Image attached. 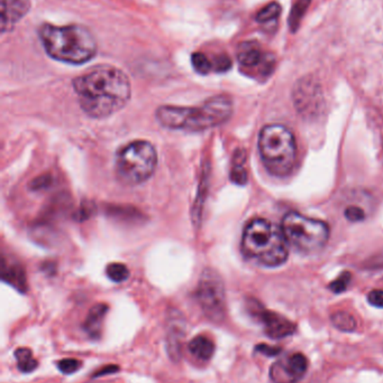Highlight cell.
Masks as SVG:
<instances>
[{"label": "cell", "instance_id": "24", "mask_svg": "<svg viewBox=\"0 0 383 383\" xmlns=\"http://www.w3.org/2000/svg\"><path fill=\"white\" fill-rule=\"evenodd\" d=\"M351 279H352V274H349V272H344L337 279L334 280V281L330 284V291H332V293H335V294H341L343 291H347L349 283H351Z\"/></svg>", "mask_w": 383, "mask_h": 383}, {"label": "cell", "instance_id": "15", "mask_svg": "<svg viewBox=\"0 0 383 383\" xmlns=\"http://www.w3.org/2000/svg\"><path fill=\"white\" fill-rule=\"evenodd\" d=\"M184 336V328L182 322L170 323L169 330L166 335V351L170 358L173 361H179L182 351V341Z\"/></svg>", "mask_w": 383, "mask_h": 383}, {"label": "cell", "instance_id": "11", "mask_svg": "<svg viewBox=\"0 0 383 383\" xmlns=\"http://www.w3.org/2000/svg\"><path fill=\"white\" fill-rule=\"evenodd\" d=\"M307 370V358L302 353H295L272 364L270 378L274 383H296L306 375Z\"/></svg>", "mask_w": 383, "mask_h": 383}, {"label": "cell", "instance_id": "2", "mask_svg": "<svg viewBox=\"0 0 383 383\" xmlns=\"http://www.w3.org/2000/svg\"><path fill=\"white\" fill-rule=\"evenodd\" d=\"M234 106L229 95H215L201 106H162L156 110L161 126L173 130L203 132L220 126L233 115Z\"/></svg>", "mask_w": 383, "mask_h": 383}, {"label": "cell", "instance_id": "26", "mask_svg": "<svg viewBox=\"0 0 383 383\" xmlns=\"http://www.w3.org/2000/svg\"><path fill=\"white\" fill-rule=\"evenodd\" d=\"M345 216L347 220L352 222L363 221L365 218V213L358 207H349L345 210Z\"/></svg>", "mask_w": 383, "mask_h": 383}, {"label": "cell", "instance_id": "20", "mask_svg": "<svg viewBox=\"0 0 383 383\" xmlns=\"http://www.w3.org/2000/svg\"><path fill=\"white\" fill-rule=\"evenodd\" d=\"M310 3L311 0H297L296 3L293 4L290 16H289V27L291 32H296L298 29L302 17L306 14Z\"/></svg>", "mask_w": 383, "mask_h": 383}, {"label": "cell", "instance_id": "4", "mask_svg": "<svg viewBox=\"0 0 383 383\" xmlns=\"http://www.w3.org/2000/svg\"><path fill=\"white\" fill-rule=\"evenodd\" d=\"M242 251L250 260L270 268L283 265L289 255L282 229L261 218H253L246 224L243 231Z\"/></svg>", "mask_w": 383, "mask_h": 383}, {"label": "cell", "instance_id": "22", "mask_svg": "<svg viewBox=\"0 0 383 383\" xmlns=\"http://www.w3.org/2000/svg\"><path fill=\"white\" fill-rule=\"evenodd\" d=\"M192 63L196 72L199 74H208L210 71L214 70L213 62L203 53L192 54Z\"/></svg>", "mask_w": 383, "mask_h": 383}, {"label": "cell", "instance_id": "17", "mask_svg": "<svg viewBox=\"0 0 383 383\" xmlns=\"http://www.w3.org/2000/svg\"><path fill=\"white\" fill-rule=\"evenodd\" d=\"M18 361V368L23 373H31L36 369L39 362L35 360L33 353L27 347H18L14 353Z\"/></svg>", "mask_w": 383, "mask_h": 383}, {"label": "cell", "instance_id": "27", "mask_svg": "<svg viewBox=\"0 0 383 383\" xmlns=\"http://www.w3.org/2000/svg\"><path fill=\"white\" fill-rule=\"evenodd\" d=\"M368 302L370 305L375 306L377 308H383V291L381 289H375L371 291L368 295Z\"/></svg>", "mask_w": 383, "mask_h": 383}, {"label": "cell", "instance_id": "3", "mask_svg": "<svg viewBox=\"0 0 383 383\" xmlns=\"http://www.w3.org/2000/svg\"><path fill=\"white\" fill-rule=\"evenodd\" d=\"M40 39L52 59L69 64H82L97 53L96 39L83 26L44 24L40 28Z\"/></svg>", "mask_w": 383, "mask_h": 383}, {"label": "cell", "instance_id": "1", "mask_svg": "<svg viewBox=\"0 0 383 383\" xmlns=\"http://www.w3.org/2000/svg\"><path fill=\"white\" fill-rule=\"evenodd\" d=\"M80 106L93 119H105L121 111L130 101L132 85L123 71L109 65L97 67L74 78Z\"/></svg>", "mask_w": 383, "mask_h": 383}, {"label": "cell", "instance_id": "21", "mask_svg": "<svg viewBox=\"0 0 383 383\" xmlns=\"http://www.w3.org/2000/svg\"><path fill=\"white\" fill-rule=\"evenodd\" d=\"M107 277L114 283H123L130 277V270L124 263H113L106 269Z\"/></svg>", "mask_w": 383, "mask_h": 383}, {"label": "cell", "instance_id": "9", "mask_svg": "<svg viewBox=\"0 0 383 383\" xmlns=\"http://www.w3.org/2000/svg\"><path fill=\"white\" fill-rule=\"evenodd\" d=\"M293 99L299 115L306 119H316L324 112L323 90L321 84L313 76H304L297 82L293 88Z\"/></svg>", "mask_w": 383, "mask_h": 383}, {"label": "cell", "instance_id": "19", "mask_svg": "<svg viewBox=\"0 0 383 383\" xmlns=\"http://www.w3.org/2000/svg\"><path fill=\"white\" fill-rule=\"evenodd\" d=\"M246 158V153L243 151H237L235 155L234 165L231 172V179L235 184L244 185L248 182V173L244 168Z\"/></svg>", "mask_w": 383, "mask_h": 383}, {"label": "cell", "instance_id": "13", "mask_svg": "<svg viewBox=\"0 0 383 383\" xmlns=\"http://www.w3.org/2000/svg\"><path fill=\"white\" fill-rule=\"evenodd\" d=\"M29 0H1V31L14 27L29 13Z\"/></svg>", "mask_w": 383, "mask_h": 383}, {"label": "cell", "instance_id": "6", "mask_svg": "<svg viewBox=\"0 0 383 383\" xmlns=\"http://www.w3.org/2000/svg\"><path fill=\"white\" fill-rule=\"evenodd\" d=\"M158 165V153L147 140H135L119 149L116 156L117 179L128 186L142 184L152 177Z\"/></svg>", "mask_w": 383, "mask_h": 383}, {"label": "cell", "instance_id": "12", "mask_svg": "<svg viewBox=\"0 0 383 383\" xmlns=\"http://www.w3.org/2000/svg\"><path fill=\"white\" fill-rule=\"evenodd\" d=\"M237 59L244 69H259L262 74H269L272 70L274 60L264 55L260 45L255 42L242 43L237 50Z\"/></svg>", "mask_w": 383, "mask_h": 383}, {"label": "cell", "instance_id": "23", "mask_svg": "<svg viewBox=\"0 0 383 383\" xmlns=\"http://www.w3.org/2000/svg\"><path fill=\"white\" fill-rule=\"evenodd\" d=\"M280 14H281V6L278 3H271L261 9L255 18L259 22H269L276 20Z\"/></svg>", "mask_w": 383, "mask_h": 383}, {"label": "cell", "instance_id": "16", "mask_svg": "<svg viewBox=\"0 0 383 383\" xmlns=\"http://www.w3.org/2000/svg\"><path fill=\"white\" fill-rule=\"evenodd\" d=\"M189 352L199 361L207 362L213 358L215 353V343L205 335H198L190 341Z\"/></svg>", "mask_w": 383, "mask_h": 383}, {"label": "cell", "instance_id": "5", "mask_svg": "<svg viewBox=\"0 0 383 383\" xmlns=\"http://www.w3.org/2000/svg\"><path fill=\"white\" fill-rule=\"evenodd\" d=\"M259 151L265 167L276 176H285L296 164V139L282 125L263 127L259 136Z\"/></svg>", "mask_w": 383, "mask_h": 383}, {"label": "cell", "instance_id": "10", "mask_svg": "<svg viewBox=\"0 0 383 383\" xmlns=\"http://www.w3.org/2000/svg\"><path fill=\"white\" fill-rule=\"evenodd\" d=\"M250 311L255 319L262 323L265 334L271 339H285L296 332L297 325L291 322L290 319L276 312L264 309L257 302H251Z\"/></svg>", "mask_w": 383, "mask_h": 383}, {"label": "cell", "instance_id": "8", "mask_svg": "<svg viewBox=\"0 0 383 383\" xmlns=\"http://www.w3.org/2000/svg\"><path fill=\"white\" fill-rule=\"evenodd\" d=\"M198 304L212 322L220 323L225 319L226 296L224 284L215 272L206 270L201 276L196 291Z\"/></svg>", "mask_w": 383, "mask_h": 383}, {"label": "cell", "instance_id": "29", "mask_svg": "<svg viewBox=\"0 0 383 383\" xmlns=\"http://www.w3.org/2000/svg\"><path fill=\"white\" fill-rule=\"evenodd\" d=\"M119 365H106V367H104V369L100 370V371H97L96 373H95V377H102V375H110V373L116 372V371H119Z\"/></svg>", "mask_w": 383, "mask_h": 383}, {"label": "cell", "instance_id": "18", "mask_svg": "<svg viewBox=\"0 0 383 383\" xmlns=\"http://www.w3.org/2000/svg\"><path fill=\"white\" fill-rule=\"evenodd\" d=\"M330 321L338 330L347 332V333L354 332L355 328L358 326L354 316L347 312H336L330 316Z\"/></svg>", "mask_w": 383, "mask_h": 383}, {"label": "cell", "instance_id": "25", "mask_svg": "<svg viewBox=\"0 0 383 383\" xmlns=\"http://www.w3.org/2000/svg\"><path fill=\"white\" fill-rule=\"evenodd\" d=\"M58 368L65 375H72L81 368V362L76 358H65L58 362Z\"/></svg>", "mask_w": 383, "mask_h": 383}, {"label": "cell", "instance_id": "28", "mask_svg": "<svg viewBox=\"0 0 383 383\" xmlns=\"http://www.w3.org/2000/svg\"><path fill=\"white\" fill-rule=\"evenodd\" d=\"M255 351L264 354L265 356H276L281 353V347H270L268 344H259L255 347Z\"/></svg>", "mask_w": 383, "mask_h": 383}, {"label": "cell", "instance_id": "14", "mask_svg": "<svg viewBox=\"0 0 383 383\" xmlns=\"http://www.w3.org/2000/svg\"><path fill=\"white\" fill-rule=\"evenodd\" d=\"M107 312V305L98 304V305L93 306L89 314H88L83 328H85L86 332H87L88 335L90 336L91 339H100L105 316H106Z\"/></svg>", "mask_w": 383, "mask_h": 383}, {"label": "cell", "instance_id": "7", "mask_svg": "<svg viewBox=\"0 0 383 383\" xmlns=\"http://www.w3.org/2000/svg\"><path fill=\"white\" fill-rule=\"evenodd\" d=\"M281 229L288 244L300 251H319L330 239V227L326 222L298 212L287 213L282 220Z\"/></svg>", "mask_w": 383, "mask_h": 383}]
</instances>
